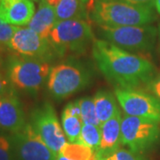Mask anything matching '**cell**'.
Segmentation results:
<instances>
[{"label":"cell","instance_id":"obj_1","mask_svg":"<svg viewBox=\"0 0 160 160\" xmlns=\"http://www.w3.org/2000/svg\"><path fill=\"white\" fill-rule=\"evenodd\" d=\"M92 56L101 72L116 87L137 89L153 79L155 67L146 58L105 39H93Z\"/></svg>","mask_w":160,"mask_h":160},{"label":"cell","instance_id":"obj_2","mask_svg":"<svg viewBox=\"0 0 160 160\" xmlns=\"http://www.w3.org/2000/svg\"><path fill=\"white\" fill-rule=\"evenodd\" d=\"M91 14L97 26L107 27L150 25L157 19L153 6L134 5L121 0H94Z\"/></svg>","mask_w":160,"mask_h":160},{"label":"cell","instance_id":"obj_3","mask_svg":"<svg viewBox=\"0 0 160 160\" xmlns=\"http://www.w3.org/2000/svg\"><path fill=\"white\" fill-rule=\"evenodd\" d=\"M51 69L49 62L43 60L13 57L7 65L8 81L19 90L36 93L48 80Z\"/></svg>","mask_w":160,"mask_h":160},{"label":"cell","instance_id":"obj_4","mask_svg":"<svg viewBox=\"0 0 160 160\" xmlns=\"http://www.w3.org/2000/svg\"><path fill=\"white\" fill-rule=\"evenodd\" d=\"M98 29L104 39L132 53L151 51L158 35V29L152 25L98 26Z\"/></svg>","mask_w":160,"mask_h":160},{"label":"cell","instance_id":"obj_5","mask_svg":"<svg viewBox=\"0 0 160 160\" xmlns=\"http://www.w3.org/2000/svg\"><path fill=\"white\" fill-rule=\"evenodd\" d=\"M49 41L56 54L83 51L93 41V33L89 21L67 20L57 22L52 29Z\"/></svg>","mask_w":160,"mask_h":160},{"label":"cell","instance_id":"obj_6","mask_svg":"<svg viewBox=\"0 0 160 160\" xmlns=\"http://www.w3.org/2000/svg\"><path fill=\"white\" fill-rule=\"evenodd\" d=\"M160 140L158 123L125 114L121 121V144L135 154L142 155Z\"/></svg>","mask_w":160,"mask_h":160},{"label":"cell","instance_id":"obj_7","mask_svg":"<svg viewBox=\"0 0 160 160\" xmlns=\"http://www.w3.org/2000/svg\"><path fill=\"white\" fill-rule=\"evenodd\" d=\"M90 78L87 70L79 64L61 63L51 69L47 87L55 99L62 100L84 89Z\"/></svg>","mask_w":160,"mask_h":160},{"label":"cell","instance_id":"obj_8","mask_svg":"<svg viewBox=\"0 0 160 160\" xmlns=\"http://www.w3.org/2000/svg\"><path fill=\"white\" fill-rule=\"evenodd\" d=\"M30 124L46 146L55 155L59 154L67 143V140L51 104L45 102L36 108L30 116Z\"/></svg>","mask_w":160,"mask_h":160},{"label":"cell","instance_id":"obj_9","mask_svg":"<svg viewBox=\"0 0 160 160\" xmlns=\"http://www.w3.org/2000/svg\"><path fill=\"white\" fill-rule=\"evenodd\" d=\"M115 95L126 115L160 124V101L153 94L138 89L116 87Z\"/></svg>","mask_w":160,"mask_h":160},{"label":"cell","instance_id":"obj_10","mask_svg":"<svg viewBox=\"0 0 160 160\" xmlns=\"http://www.w3.org/2000/svg\"><path fill=\"white\" fill-rule=\"evenodd\" d=\"M9 137L15 160H55L56 155L46 146L30 123Z\"/></svg>","mask_w":160,"mask_h":160},{"label":"cell","instance_id":"obj_11","mask_svg":"<svg viewBox=\"0 0 160 160\" xmlns=\"http://www.w3.org/2000/svg\"><path fill=\"white\" fill-rule=\"evenodd\" d=\"M8 47L20 56L48 62L56 53L49 39L41 37L29 27H17Z\"/></svg>","mask_w":160,"mask_h":160},{"label":"cell","instance_id":"obj_12","mask_svg":"<svg viewBox=\"0 0 160 160\" xmlns=\"http://www.w3.org/2000/svg\"><path fill=\"white\" fill-rule=\"evenodd\" d=\"M22 106L13 92L0 96V128L11 133L22 129L26 125Z\"/></svg>","mask_w":160,"mask_h":160},{"label":"cell","instance_id":"obj_13","mask_svg":"<svg viewBox=\"0 0 160 160\" xmlns=\"http://www.w3.org/2000/svg\"><path fill=\"white\" fill-rule=\"evenodd\" d=\"M35 12L32 0H1L0 2V19L12 26L28 25Z\"/></svg>","mask_w":160,"mask_h":160},{"label":"cell","instance_id":"obj_14","mask_svg":"<svg viewBox=\"0 0 160 160\" xmlns=\"http://www.w3.org/2000/svg\"><path fill=\"white\" fill-rule=\"evenodd\" d=\"M121 112L102 123L101 128L102 140L98 149L97 159L103 160L120 149L121 145Z\"/></svg>","mask_w":160,"mask_h":160},{"label":"cell","instance_id":"obj_15","mask_svg":"<svg viewBox=\"0 0 160 160\" xmlns=\"http://www.w3.org/2000/svg\"><path fill=\"white\" fill-rule=\"evenodd\" d=\"M53 8L57 22L67 20L88 21L89 14L86 4L81 0H46Z\"/></svg>","mask_w":160,"mask_h":160},{"label":"cell","instance_id":"obj_16","mask_svg":"<svg viewBox=\"0 0 160 160\" xmlns=\"http://www.w3.org/2000/svg\"><path fill=\"white\" fill-rule=\"evenodd\" d=\"M57 22L55 12L46 0H41L34 16L30 20L28 27L41 37L49 39L52 29Z\"/></svg>","mask_w":160,"mask_h":160},{"label":"cell","instance_id":"obj_17","mask_svg":"<svg viewBox=\"0 0 160 160\" xmlns=\"http://www.w3.org/2000/svg\"><path fill=\"white\" fill-rule=\"evenodd\" d=\"M62 126L69 142L78 143L83 127V121L81 118V111L78 101L69 102L63 109Z\"/></svg>","mask_w":160,"mask_h":160},{"label":"cell","instance_id":"obj_18","mask_svg":"<svg viewBox=\"0 0 160 160\" xmlns=\"http://www.w3.org/2000/svg\"><path fill=\"white\" fill-rule=\"evenodd\" d=\"M95 110L100 124L108 121L114 116L120 113L119 108L117 103V98L109 91L100 90L93 96Z\"/></svg>","mask_w":160,"mask_h":160},{"label":"cell","instance_id":"obj_19","mask_svg":"<svg viewBox=\"0 0 160 160\" xmlns=\"http://www.w3.org/2000/svg\"><path fill=\"white\" fill-rule=\"evenodd\" d=\"M60 154L70 160H98L94 150L80 143L67 142Z\"/></svg>","mask_w":160,"mask_h":160},{"label":"cell","instance_id":"obj_20","mask_svg":"<svg viewBox=\"0 0 160 160\" xmlns=\"http://www.w3.org/2000/svg\"><path fill=\"white\" fill-rule=\"evenodd\" d=\"M102 133L100 126L90 124H83L78 143L94 150L97 153L101 145Z\"/></svg>","mask_w":160,"mask_h":160},{"label":"cell","instance_id":"obj_21","mask_svg":"<svg viewBox=\"0 0 160 160\" xmlns=\"http://www.w3.org/2000/svg\"><path fill=\"white\" fill-rule=\"evenodd\" d=\"M78 102L79 104L81 118L83 121V124H90V125L101 126L96 115L93 97H89V96L83 97Z\"/></svg>","mask_w":160,"mask_h":160},{"label":"cell","instance_id":"obj_22","mask_svg":"<svg viewBox=\"0 0 160 160\" xmlns=\"http://www.w3.org/2000/svg\"><path fill=\"white\" fill-rule=\"evenodd\" d=\"M103 160H147V158L142 155L132 153L130 150L118 149Z\"/></svg>","mask_w":160,"mask_h":160},{"label":"cell","instance_id":"obj_23","mask_svg":"<svg viewBox=\"0 0 160 160\" xmlns=\"http://www.w3.org/2000/svg\"><path fill=\"white\" fill-rule=\"evenodd\" d=\"M16 29V26L10 25L0 19V47L4 46H8L9 42Z\"/></svg>","mask_w":160,"mask_h":160},{"label":"cell","instance_id":"obj_24","mask_svg":"<svg viewBox=\"0 0 160 160\" xmlns=\"http://www.w3.org/2000/svg\"><path fill=\"white\" fill-rule=\"evenodd\" d=\"M0 160H15L10 137L4 134H0Z\"/></svg>","mask_w":160,"mask_h":160},{"label":"cell","instance_id":"obj_25","mask_svg":"<svg viewBox=\"0 0 160 160\" xmlns=\"http://www.w3.org/2000/svg\"><path fill=\"white\" fill-rule=\"evenodd\" d=\"M148 89L155 97H157L160 101V74L153 78V79L148 84Z\"/></svg>","mask_w":160,"mask_h":160},{"label":"cell","instance_id":"obj_26","mask_svg":"<svg viewBox=\"0 0 160 160\" xmlns=\"http://www.w3.org/2000/svg\"><path fill=\"white\" fill-rule=\"evenodd\" d=\"M8 86H9V81L0 72V96H2L3 94L9 92Z\"/></svg>","mask_w":160,"mask_h":160},{"label":"cell","instance_id":"obj_27","mask_svg":"<svg viewBox=\"0 0 160 160\" xmlns=\"http://www.w3.org/2000/svg\"><path fill=\"white\" fill-rule=\"evenodd\" d=\"M121 1H125V2L131 3V4H134V5L153 6V7H154L155 2V0H121Z\"/></svg>","mask_w":160,"mask_h":160},{"label":"cell","instance_id":"obj_28","mask_svg":"<svg viewBox=\"0 0 160 160\" xmlns=\"http://www.w3.org/2000/svg\"><path fill=\"white\" fill-rule=\"evenodd\" d=\"M154 7L156 8L157 12L160 14V0H155Z\"/></svg>","mask_w":160,"mask_h":160},{"label":"cell","instance_id":"obj_29","mask_svg":"<svg viewBox=\"0 0 160 160\" xmlns=\"http://www.w3.org/2000/svg\"><path fill=\"white\" fill-rule=\"evenodd\" d=\"M55 160H70L68 158H66V157H64V156H62V154H59L56 155V157H55Z\"/></svg>","mask_w":160,"mask_h":160},{"label":"cell","instance_id":"obj_30","mask_svg":"<svg viewBox=\"0 0 160 160\" xmlns=\"http://www.w3.org/2000/svg\"><path fill=\"white\" fill-rule=\"evenodd\" d=\"M84 4H86V6H89V4L91 3V1L92 0H81Z\"/></svg>","mask_w":160,"mask_h":160},{"label":"cell","instance_id":"obj_31","mask_svg":"<svg viewBox=\"0 0 160 160\" xmlns=\"http://www.w3.org/2000/svg\"><path fill=\"white\" fill-rule=\"evenodd\" d=\"M158 37H159V42H160V25H159V28H158Z\"/></svg>","mask_w":160,"mask_h":160},{"label":"cell","instance_id":"obj_32","mask_svg":"<svg viewBox=\"0 0 160 160\" xmlns=\"http://www.w3.org/2000/svg\"><path fill=\"white\" fill-rule=\"evenodd\" d=\"M32 1H38V0H32Z\"/></svg>","mask_w":160,"mask_h":160},{"label":"cell","instance_id":"obj_33","mask_svg":"<svg viewBox=\"0 0 160 160\" xmlns=\"http://www.w3.org/2000/svg\"><path fill=\"white\" fill-rule=\"evenodd\" d=\"M0 2H1V0H0Z\"/></svg>","mask_w":160,"mask_h":160}]
</instances>
